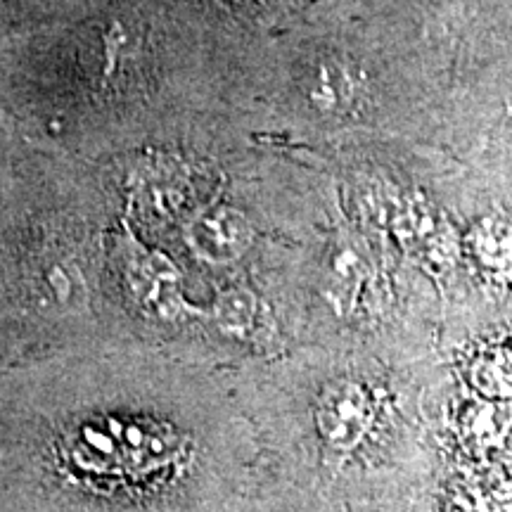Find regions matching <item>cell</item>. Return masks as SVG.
<instances>
[{
    "label": "cell",
    "mask_w": 512,
    "mask_h": 512,
    "mask_svg": "<svg viewBox=\"0 0 512 512\" xmlns=\"http://www.w3.org/2000/svg\"><path fill=\"white\" fill-rule=\"evenodd\" d=\"M128 290L147 313L176 318L183 311L181 275L169 259L157 252H138L126 266Z\"/></svg>",
    "instance_id": "7a4b0ae2"
},
{
    "label": "cell",
    "mask_w": 512,
    "mask_h": 512,
    "mask_svg": "<svg viewBox=\"0 0 512 512\" xmlns=\"http://www.w3.org/2000/svg\"><path fill=\"white\" fill-rule=\"evenodd\" d=\"M320 427L335 444H351L361 432L363 418L354 392L330 396L320 413Z\"/></svg>",
    "instance_id": "5b68a950"
},
{
    "label": "cell",
    "mask_w": 512,
    "mask_h": 512,
    "mask_svg": "<svg viewBox=\"0 0 512 512\" xmlns=\"http://www.w3.org/2000/svg\"><path fill=\"white\" fill-rule=\"evenodd\" d=\"M214 320L228 337H247L259 320V299L245 287H233L216 299Z\"/></svg>",
    "instance_id": "277c9868"
},
{
    "label": "cell",
    "mask_w": 512,
    "mask_h": 512,
    "mask_svg": "<svg viewBox=\"0 0 512 512\" xmlns=\"http://www.w3.org/2000/svg\"><path fill=\"white\" fill-rule=\"evenodd\" d=\"M41 290L46 292L48 302L55 306H72L81 304L83 283L79 273L72 266L53 264L41 275Z\"/></svg>",
    "instance_id": "8992f818"
},
{
    "label": "cell",
    "mask_w": 512,
    "mask_h": 512,
    "mask_svg": "<svg viewBox=\"0 0 512 512\" xmlns=\"http://www.w3.org/2000/svg\"><path fill=\"white\" fill-rule=\"evenodd\" d=\"M304 95L318 112L344 114L356 105L358 81L342 62L323 60L306 72Z\"/></svg>",
    "instance_id": "3957f363"
},
{
    "label": "cell",
    "mask_w": 512,
    "mask_h": 512,
    "mask_svg": "<svg viewBox=\"0 0 512 512\" xmlns=\"http://www.w3.org/2000/svg\"><path fill=\"white\" fill-rule=\"evenodd\" d=\"M190 249L202 261L214 266H228L242 259L252 247L254 228L240 209L219 204L192 216L188 223Z\"/></svg>",
    "instance_id": "6da1fadb"
}]
</instances>
